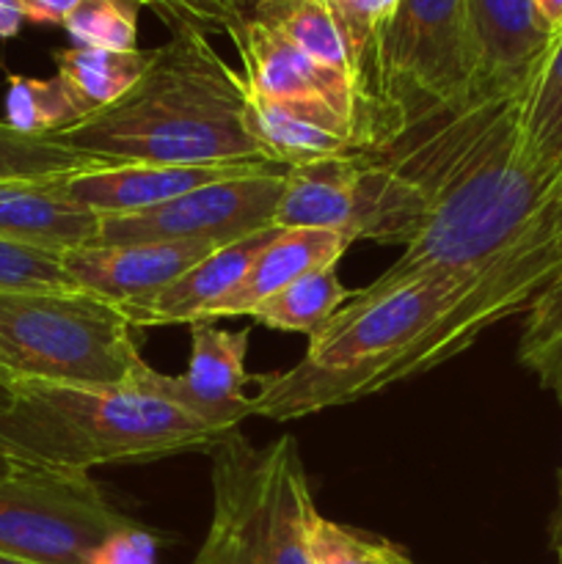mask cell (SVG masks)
Returning <instances> with one entry per match:
<instances>
[{"label": "cell", "instance_id": "cell-25", "mask_svg": "<svg viewBox=\"0 0 562 564\" xmlns=\"http://www.w3.org/2000/svg\"><path fill=\"white\" fill-rule=\"evenodd\" d=\"M518 358L562 402V279L529 306Z\"/></svg>", "mask_w": 562, "mask_h": 564}, {"label": "cell", "instance_id": "cell-37", "mask_svg": "<svg viewBox=\"0 0 562 564\" xmlns=\"http://www.w3.org/2000/svg\"><path fill=\"white\" fill-rule=\"evenodd\" d=\"M6 397H9V380H3V378H0V408H3Z\"/></svg>", "mask_w": 562, "mask_h": 564}, {"label": "cell", "instance_id": "cell-11", "mask_svg": "<svg viewBox=\"0 0 562 564\" xmlns=\"http://www.w3.org/2000/svg\"><path fill=\"white\" fill-rule=\"evenodd\" d=\"M229 36L235 39L237 53L242 58V77H246L248 91L275 99V102L328 105L356 124L364 143L356 91L342 72L309 58L284 33L262 20H246Z\"/></svg>", "mask_w": 562, "mask_h": 564}, {"label": "cell", "instance_id": "cell-17", "mask_svg": "<svg viewBox=\"0 0 562 564\" xmlns=\"http://www.w3.org/2000/svg\"><path fill=\"white\" fill-rule=\"evenodd\" d=\"M350 246L353 240L331 229H279L273 240L257 253L240 284L215 301L198 323H215L242 314L251 317L259 303L273 297L301 275L317 268H336L342 253Z\"/></svg>", "mask_w": 562, "mask_h": 564}, {"label": "cell", "instance_id": "cell-12", "mask_svg": "<svg viewBox=\"0 0 562 564\" xmlns=\"http://www.w3.org/2000/svg\"><path fill=\"white\" fill-rule=\"evenodd\" d=\"M213 251L204 242H94L61 253V262L75 290L121 308L169 286Z\"/></svg>", "mask_w": 562, "mask_h": 564}, {"label": "cell", "instance_id": "cell-32", "mask_svg": "<svg viewBox=\"0 0 562 564\" xmlns=\"http://www.w3.org/2000/svg\"><path fill=\"white\" fill-rule=\"evenodd\" d=\"M25 11L20 0H0V39H14L22 31Z\"/></svg>", "mask_w": 562, "mask_h": 564}, {"label": "cell", "instance_id": "cell-13", "mask_svg": "<svg viewBox=\"0 0 562 564\" xmlns=\"http://www.w3.org/2000/svg\"><path fill=\"white\" fill-rule=\"evenodd\" d=\"M270 171H284V165H275L262 158L202 165H108V169L66 176L64 187L77 204L105 218V215L158 207V204L180 198L198 187L213 185V182L270 174Z\"/></svg>", "mask_w": 562, "mask_h": 564}, {"label": "cell", "instance_id": "cell-23", "mask_svg": "<svg viewBox=\"0 0 562 564\" xmlns=\"http://www.w3.org/2000/svg\"><path fill=\"white\" fill-rule=\"evenodd\" d=\"M83 116L86 113L58 75L47 77V80L9 75L6 121L14 130L36 138H53L55 132L77 124Z\"/></svg>", "mask_w": 562, "mask_h": 564}, {"label": "cell", "instance_id": "cell-27", "mask_svg": "<svg viewBox=\"0 0 562 564\" xmlns=\"http://www.w3.org/2000/svg\"><path fill=\"white\" fill-rule=\"evenodd\" d=\"M141 0H80L64 28L75 47L138 50Z\"/></svg>", "mask_w": 562, "mask_h": 564}, {"label": "cell", "instance_id": "cell-8", "mask_svg": "<svg viewBox=\"0 0 562 564\" xmlns=\"http://www.w3.org/2000/svg\"><path fill=\"white\" fill-rule=\"evenodd\" d=\"M287 171L213 182L180 198L125 215L99 218L97 242H204L229 246L275 226Z\"/></svg>", "mask_w": 562, "mask_h": 564}, {"label": "cell", "instance_id": "cell-1", "mask_svg": "<svg viewBox=\"0 0 562 564\" xmlns=\"http://www.w3.org/2000/svg\"><path fill=\"white\" fill-rule=\"evenodd\" d=\"M246 77L215 53L207 36L171 33L125 97L53 138L114 165L259 160L246 130Z\"/></svg>", "mask_w": 562, "mask_h": 564}, {"label": "cell", "instance_id": "cell-7", "mask_svg": "<svg viewBox=\"0 0 562 564\" xmlns=\"http://www.w3.org/2000/svg\"><path fill=\"white\" fill-rule=\"evenodd\" d=\"M132 527L88 474L22 466L0 479V554L31 564H88L94 549Z\"/></svg>", "mask_w": 562, "mask_h": 564}, {"label": "cell", "instance_id": "cell-3", "mask_svg": "<svg viewBox=\"0 0 562 564\" xmlns=\"http://www.w3.org/2000/svg\"><path fill=\"white\" fill-rule=\"evenodd\" d=\"M209 457L213 516L191 564H312L306 521L317 507L298 441L253 446L237 430Z\"/></svg>", "mask_w": 562, "mask_h": 564}, {"label": "cell", "instance_id": "cell-34", "mask_svg": "<svg viewBox=\"0 0 562 564\" xmlns=\"http://www.w3.org/2000/svg\"><path fill=\"white\" fill-rule=\"evenodd\" d=\"M551 545L562 549V479H560V505H556L554 521H551Z\"/></svg>", "mask_w": 562, "mask_h": 564}, {"label": "cell", "instance_id": "cell-26", "mask_svg": "<svg viewBox=\"0 0 562 564\" xmlns=\"http://www.w3.org/2000/svg\"><path fill=\"white\" fill-rule=\"evenodd\" d=\"M306 551L312 564H417L391 540L328 521L317 510L306 521Z\"/></svg>", "mask_w": 562, "mask_h": 564}, {"label": "cell", "instance_id": "cell-30", "mask_svg": "<svg viewBox=\"0 0 562 564\" xmlns=\"http://www.w3.org/2000/svg\"><path fill=\"white\" fill-rule=\"evenodd\" d=\"M88 564H158V538L132 523L105 538Z\"/></svg>", "mask_w": 562, "mask_h": 564}, {"label": "cell", "instance_id": "cell-15", "mask_svg": "<svg viewBox=\"0 0 562 564\" xmlns=\"http://www.w3.org/2000/svg\"><path fill=\"white\" fill-rule=\"evenodd\" d=\"M64 180L0 182V237L53 253L94 246L99 215L77 204Z\"/></svg>", "mask_w": 562, "mask_h": 564}, {"label": "cell", "instance_id": "cell-19", "mask_svg": "<svg viewBox=\"0 0 562 564\" xmlns=\"http://www.w3.org/2000/svg\"><path fill=\"white\" fill-rule=\"evenodd\" d=\"M518 138L534 165L562 169V33L518 99Z\"/></svg>", "mask_w": 562, "mask_h": 564}, {"label": "cell", "instance_id": "cell-5", "mask_svg": "<svg viewBox=\"0 0 562 564\" xmlns=\"http://www.w3.org/2000/svg\"><path fill=\"white\" fill-rule=\"evenodd\" d=\"M149 364L138 328L80 290L0 292V378L136 389Z\"/></svg>", "mask_w": 562, "mask_h": 564}, {"label": "cell", "instance_id": "cell-18", "mask_svg": "<svg viewBox=\"0 0 562 564\" xmlns=\"http://www.w3.org/2000/svg\"><path fill=\"white\" fill-rule=\"evenodd\" d=\"M55 75L66 83L83 113L108 108L125 97L152 61V50H97L66 47L55 50ZM83 116V119H86Z\"/></svg>", "mask_w": 562, "mask_h": 564}, {"label": "cell", "instance_id": "cell-10", "mask_svg": "<svg viewBox=\"0 0 562 564\" xmlns=\"http://www.w3.org/2000/svg\"><path fill=\"white\" fill-rule=\"evenodd\" d=\"M472 39V102L521 94L562 31L538 0H466Z\"/></svg>", "mask_w": 562, "mask_h": 564}, {"label": "cell", "instance_id": "cell-4", "mask_svg": "<svg viewBox=\"0 0 562 564\" xmlns=\"http://www.w3.org/2000/svg\"><path fill=\"white\" fill-rule=\"evenodd\" d=\"M472 77L466 0H400L364 99L367 152L466 108Z\"/></svg>", "mask_w": 562, "mask_h": 564}, {"label": "cell", "instance_id": "cell-2", "mask_svg": "<svg viewBox=\"0 0 562 564\" xmlns=\"http://www.w3.org/2000/svg\"><path fill=\"white\" fill-rule=\"evenodd\" d=\"M229 435L138 389L9 380L0 408V446L22 466L53 471L213 452Z\"/></svg>", "mask_w": 562, "mask_h": 564}, {"label": "cell", "instance_id": "cell-35", "mask_svg": "<svg viewBox=\"0 0 562 564\" xmlns=\"http://www.w3.org/2000/svg\"><path fill=\"white\" fill-rule=\"evenodd\" d=\"M237 3H240V9H242V14H246V20H251V17L262 14V11L268 9V6H273L275 0H237Z\"/></svg>", "mask_w": 562, "mask_h": 564}, {"label": "cell", "instance_id": "cell-36", "mask_svg": "<svg viewBox=\"0 0 562 564\" xmlns=\"http://www.w3.org/2000/svg\"><path fill=\"white\" fill-rule=\"evenodd\" d=\"M22 468V463H17L14 457L9 455V452L3 449V446H0V479H6V477H11V474H17Z\"/></svg>", "mask_w": 562, "mask_h": 564}, {"label": "cell", "instance_id": "cell-28", "mask_svg": "<svg viewBox=\"0 0 562 564\" xmlns=\"http://www.w3.org/2000/svg\"><path fill=\"white\" fill-rule=\"evenodd\" d=\"M75 290L61 253L22 246L0 237V292H64Z\"/></svg>", "mask_w": 562, "mask_h": 564}, {"label": "cell", "instance_id": "cell-9", "mask_svg": "<svg viewBox=\"0 0 562 564\" xmlns=\"http://www.w3.org/2000/svg\"><path fill=\"white\" fill-rule=\"evenodd\" d=\"M187 328L191 358L185 372L171 378L147 367L136 389L174 402L209 427L235 433L248 416H253L251 397L246 394V386L251 383V375L246 372L251 328L224 330L215 328V323H191Z\"/></svg>", "mask_w": 562, "mask_h": 564}, {"label": "cell", "instance_id": "cell-40", "mask_svg": "<svg viewBox=\"0 0 562 564\" xmlns=\"http://www.w3.org/2000/svg\"><path fill=\"white\" fill-rule=\"evenodd\" d=\"M538 6H540V0H538Z\"/></svg>", "mask_w": 562, "mask_h": 564}, {"label": "cell", "instance_id": "cell-29", "mask_svg": "<svg viewBox=\"0 0 562 564\" xmlns=\"http://www.w3.org/2000/svg\"><path fill=\"white\" fill-rule=\"evenodd\" d=\"M171 33H231L246 22L237 0H141Z\"/></svg>", "mask_w": 562, "mask_h": 564}, {"label": "cell", "instance_id": "cell-24", "mask_svg": "<svg viewBox=\"0 0 562 564\" xmlns=\"http://www.w3.org/2000/svg\"><path fill=\"white\" fill-rule=\"evenodd\" d=\"M325 6L334 14L336 28L342 33V42H345L353 91H356L358 110L364 116V99H367L369 80H372V66L375 55H378L380 36H383L386 25L395 17L400 0H325Z\"/></svg>", "mask_w": 562, "mask_h": 564}, {"label": "cell", "instance_id": "cell-31", "mask_svg": "<svg viewBox=\"0 0 562 564\" xmlns=\"http://www.w3.org/2000/svg\"><path fill=\"white\" fill-rule=\"evenodd\" d=\"M28 22L36 25H64L66 17L80 6V0H20Z\"/></svg>", "mask_w": 562, "mask_h": 564}, {"label": "cell", "instance_id": "cell-16", "mask_svg": "<svg viewBox=\"0 0 562 564\" xmlns=\"http://www.w3.org/2000/svg\"><path fill=\"white\" fill-rule=\"evenodd\" d=\"M275 231H279V226H270V229L257 231L246 240L215 248L196 268L185 270L180 279H174L154 295L130 303V306H121V312L136 328L198 323L215 301H220L226 292L240 284L246 270L251 268L257 253L273 240Z\"/></svg>", "mask_w": 562, "mask_h": 564}, {"label": "cell", "instance_id": "cell-14", "mask_svg": "<svg viewBox=\"0 0 562 564\" xmlns=\"http://www.w3.org/2000/svg\"><path fill=\"white\" fill-rule=\"evenodd\" d=\"M246 130L259 158L284 169L367 152L356 124L328 105L275 102L248 91Z\"/></svg>", "mask_w": 562, "mask_h": 564}, {"label": "cell", "instance_id": "cell-39", "mask_svg": "<svg viewBox=\"0 0 562 564\" xmlns=\"http://www.w3.org/2000/svg\"><path fill=\"white\" fill-rule=\"evenodd\" d=\"M556 551V564H562V549H554Z\"/></svg>", "mask_w": 562, "mask_h": 564}, {"label": "cell", "instance_id": "cell-6", "mask_svg": "<svg viewBox=\"0 0 562 564\" xmlns=\"http://www.w3.org/2000/svg\"><path fill=\"white\" fill-rule=\"evenodd\" d=\"M424 213V196L408 176L378 154L361 152L287 171L273 224L279 229H331L353 242L408 246Z\"/></svg>", "mask_w": 562, "mask_h": 564}, {"label": "cell", "instance_id": "cell-20", "mask_svg": "<svg viewBox=\"0 0 562 564\" xmlns=\"http://www.w3.org/2000/svg\"><path fill=\"white\" fill-rule=\"evenodd\" d=\"M350 297L353 292L342 284L336 268H317L259 303L251 317L262 328L306 334L312 339Z\"/></svg>", "mask_w": 562, "mask_h": 564}, {"label": "cell", "instance_id": "cell-33", "mask_svg": "<svg viewBox=\"0 0 562 564\" xmlns=\"http://www.w3.org/2000/svg\"><path fill=\"white\" fill-rule=\"evenodd\" d=\"M540 9H543L545 20H549L556 31H562V0H540Z\"/></svg>", "mask_w": 562, "mask_h": 564}, {"label": "cell", "instance_id": "cell-21", "mask_svg": "<svg viewBox=\"0 0 562 564\" xmlns=\"http://www.w3.org/2000/svg\"><path fill=\"white\" fill-rule=\"evenodd\" d=\"M108 160L77 152L55 138H36L0 121V182L11 180H64L80 171L108 169Z\"/></svg>", "mask_w": 562, "mask_h": 564}, {"label": "cell", "instance_id": "cell-38", "mask_svg": "<svg viewBox=\"0 0 562 564\" xmlns=\"http://www.w3.org/2000/svg\"><path fill=\"white\" fill-rule=\"evenodd\" d=\"M0 564H31V562H22V560H14V556L0 554Z\"/></svg>", "mask_w": 562, "mask_h": 564}, {"label": "cell", "instance_id": "cell-22", "mask_svg": "<svg viewBox=\"0 0 562 564\" xmlns=\"http://www.w3.org/2000/svg\"><path fill=\"white\" fill-rule=\"evenodd\" d=\"M251 20H262L273 25L298 50H303L309 58L328 66V69L342 72L350 80L345 42H342V33L325 0H275L273 6H268L262 14L251 17Z\"/></svg>", "mask_w": 562, "mask_h": 564}]
</instances>
